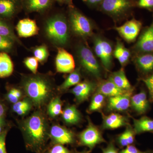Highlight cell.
Here are the masks:
<instances>
[{
    "instance_id": "2",
    "label": "cell",
    "mask_w": 153,
    "mask_h": 153,
    "mask_svg": "<svg viewBox=\"0 0 153 153\" xmlns=\"http://www.w3.org/2000/svg\"><path fill=\"white\" fill-rule=\"evenodd\" d=\"M27 138L33 148H39L45 143L46 126L43 117L34 114L28 119L25 124Z\"/></svg>"
},
{
    "instance_id": "44",
    "label": "cell",
    "mask_w": 153,
    "mask_h": 153,
    "mask_svg": "<svg viewBox=\"0 0 153 153\" xmlns=\"http://www.w3.org/2000/svg\"><path fill=\"white\" fill-rule=\"evenodd\" d=\"M85 2L92 6H96L100 4L103 0H83Z\"/></svg>"
},
{
    "instance_id": "31",
    "label": "cell",
    "mask_w": 153,
    "mask_h": 153,
    "mask_svg": "<svg viewBox=\"0 0 153 153\" xmlns=\"http://www.w3.org/2000/svg\"><path fill=\"white\" fill-rule=\"evenodd\" d=\"M0 36H4L12 39L13 41L19 42V39L17 38L11 30V28L5 23L0 20Z\"/></svg>"
},
{
    "instance_id": "13",
    "label": "cell",
    "mask_w": 153,
    "mask_h": 153,
    "mask_svg": "<svg viewBox=\"0 0 153 153\" xmlns=\"http://www.w3.org/2000/svg\"><path fill=\"white\" fill-rule=\"evenodd\" d=\"M132 91L122 94L109 97L108 108L110 110L123 111L128 108L131 102V95Z\"/></svg>"
},
{
    "instance_id": "39",
    "label": "cell",
    "mask_w": 153,
    "mask_h": 153,
    "mask_svg": "<svg viewBox=\"0 0 153 153\" xmlns=\"http://www.w3.org/2000/svg\"><path fill=\"white\" fill-rule=\"evenodd\" d=\"M118 143L122 147L128 146V141L126 131L120 134L117 139Z\"/></svg>"
},
{
    "instance_id": "29",
    "label": "cell",
    "mask_w": 153,
    "mask_h": 153,
    "mask_svg": "<svg viewBox=\"0 0 153 153\" xmlns=\"http://www.w3.org/2000/svg\"><path fill=\"white\" fill-rule=\"evenodd\" d=\"M48 112L52 117H55L63 113L61 101L58 97L54 99L50 102L48 106Z\"/></svg>"
},
{
    "instance_id": "8",
    "label": "cell",
    "mask_w": 153,
    "mask_h": 153,
    "mask_svg": "<svg viewBox=\"0 0 153 153\" xmlns=\"http://www.w3.org/2000/svg\"><path fill=\"white\" fill-rule=\"evenodd\" d=\"M142 27V23L133 19L122 26L115 27L114 29L124 40L128 43L135 41Z\"/></svg>"
},
{
    "instance_id": "34",
    "label": "cell",
    "mask_w": 153,
    "mask_h": 153,
    "mask_svg": "<svg viewBox=\"0 0 153 153\" xmlns=\"http://www.w3.org/2000/svg\"><path fill=\"white\" fill-rule=\"evenodd\" d=\"M14 41L10 38L0 36V51H7L12 49Z\"/></svg>"
},
{
    "instance_id": "15",
    "label": "cell",
    "mask_w": 153,
    "mask_h": 153,
    "mask_svg": "<svg viewBox=\"0 0 153 153\" xmlns=\"http://www.w3.org/2000/svg\"><path fill=\"white\" fill-rule=\"evenodd\" d=\"M94 84L89 81L79 82L72 89V93L75 96L77 101L82 102L86 100L92 93Z\"/></svg>"
},
{
    "instance_id": "25",
    "label": "cell",
    "mask_w": 153,
    "mask_h": 153,
    "mask_svg": "<svg viewBox=\"0 0 153 153\" xmlns=\"http://www.w3.org/2000/svg\"><path fill=\"white\" fill-rule=\"evenodd\" d=\"M63 119L65 122L71 124L77 123L80 119V116L78 110L74 106L68 107L62 113Z\"/></svg>"
},
{
    "instance_id": "30",
    "label": "cell",
    "mask_w": 153,
    "mask_h": 153,
    "mask_svg": "<svg viewBox=\"0 0 153 153\" xmlns=\"http://www.w3.org/2000/svg\"><path fill=\"white\" fill-rule=\"evenodd\" d=\"M105 96L97 92L94 96L89 107L91 111H97L101 109L104 103Z\"/></svg>"
},
{
    "instance_id": "37",
    "label": "cell",
    "mask_w": 153,
    "mask_h": 153,
    "mask_svg": "<svg viewBox=\"0 0 153 153\" xmlns=\"http://www.w3.org/2000/svg\"><path fill=\"white\" fill-rule=\"evenodd\" d=\"M6 134V131L0 134V153H7L5 145Z\"/></svg>"
},
{
    "instance_id": "10",
    "label": "cell",
    "mask_w": 153,
    "mask_h": 153,
    "mask_svg": "<svg viewBox=\"0 0 153 153\" xmlns=\"http://www.w3.org/2000/svg\"><path fill=\"white\" fill-rule=\"evenodd\" d=\"M55 66L57 72L70 73L74 71L75 67V61L71 54L63 48H57L55 59Z\"/></svg>"
},
{
    "instance_id": "9",
    "label": "cell",
    "mask_w": 153,
    "mask_h": 153,
    "mask_svg": "<svg viewBox=\"0 0 153 153\" xmlns=\"http://www.w3.org/2000/svg\"><path fill=\"white\" fill-rule=\"evenodd\" d=\"M79 139L81 145L86 146L91 150L96 145L106 142L98 128L91 123L79 134Z\"/></svg>"
},
{
    "instance_id": "33",
    "label": "cell",
    "mask_w": 153,
    "mask_h": 153,
    "mask_svg": "<svg viewBox=\"0 0 153 153\" xmlns=\"http://www.w3.org/2000/svg\"><path fill=\"white\" fill-rule=\"evenodd\" d=\"M24 63L27 67L34 74L38 71V61L35 57H27L24 60Z\"/></svg>"
},
{
    "instance_id": "20",
    "label": "cell",
    "mask_w": 153,
    "mask_h": 153,
    "mask_svg": "<svg viewBox=\"0 0 153 153\" xmlns=\"http://www.w3.org/2000/svg\"><path fill=\"white\" fill-rule=\"evenodd\" d=\"M13 71V63L11 57L5 52H0V78L10 76Z\"/></svg>"
},
{
    "instance_id": "22",
    "label": "cell",
    "mask_w": 153,
    "mask_h": 153,
    "mask_svg": "<svg viewBox=\"0 0 153 153\" xmlns=\"http://www.w3.org/2000/svg\"><path fill=\"white\" fill-rule=\"evenodd\" d=\"M126 124V118L118 114L112 113L103 118V127L105 128H117Z\"/></svg>"
},
{
    "instance_id": "36",
    "label": "cell",
    "mask_w": 153,
    "mask_h": 153,
    "mask_svg": "<svg viewBox=\"0 0 153 153\" xmlns=\"http://www.w3.org/2000/svg\"><path fill=\"white\" fill-rule=\"evenodd\" d=\"M49 153H70L68 149L64 147L62 145H55L49 151Z\"/></svg>"
},
{
    "instance_id": "40",
    "label": "cell",
    "mask_w": 153,
    "mask_h": 153,
    "mask_svg": "<svg viewBox=\"0 0 153 153\" xmlns=\"http://www.w3.org/2000/svg\"><path fill=\"white\" fill-rule=\"evenodd\" d=\"M119 153H147L146 152H143L138 149L134 146L133 145H128L125 149L121 151Z\"/></svg>"
},
{
    "instance_id": "14",
    "label": "cell",
    "mask_w": 153,
    "mask_h": 153,
    "mask_svg": "<svg viewBox=\"0 0 153 153\" xmlns=\"http://www.w3.org/2000/svg\"><path fill=\"white\" fill-rule=\"evenodd\" d=\"M50 134L54 141L58 144H69L74 142V136L72 133L60 126L52 127Z\"/></svg>"
},
{
    "instance_id": "41",
    "label": "cell",
    "mask_w": 153,
    "mask_h": 153,
    "mask_svg": "<svg viewBox=\"0 0 153 153\" xmlns=\"http://www.w3.org/2000/svg\"><path fill=\"white\" fill-rule=\"evenodd\" d=\"M103 153H118V149L115 146L113 143H110L105 148H102Z\"/></svg>"
},
{
    "instance_id": "12",
    "label": "cell",
    "mask_w": 153,
    "mask_h": 153,
    "mask_svg": "<svg viewBox=\"0 0 153 153\" xmlns=\"http://www.w3.org/2000/svg\"><path fill=\"white\" fill-rule=\"evenodd\" d=\"M18 35L22 38H29L38 35L39 32L36 21L30 19L20 20L16 26Z\"/></svg>"
},
{
    "instance_id": "48",
    "label": "cell",
    "mask_w": 153,
    "mask_h": 153,
    "mask_svg": "<svg viewBox=\"0 0 153 153\" xmlns=\"http://www.w3.org/2000/svg\"><path fill=\"white\" fill-rule=\"evenodd\" d=\"M68 4L71 5H72V0H64Z\"/></svg>"
},
{
    "instance_id": "11",
    "label": "cell",
    "mask_w": 153,
    "mask_h": 153,
    "mask_svg": "<svg viewBox=\"0 0 153 153\" xmlns=\"http://www.w3.org/2000/svg\"><path fill=\"white\" fill-rule=\"evenodd\" d=\"M134 49L140 54L153 53V24L143 32Z\"/></svg>"
},
{
    "instance_id": "23",
    "label": "cell",
    "mask_w": 153,
    "mask_h": 153,
    "mask_svg": "<svg viewBox=\"0 0 153 153\" xmlns=\"http://www.w3.org/2000/svg\"><path fill=\"white\" fill-rule=\"evenodd\" d=\"M134 131L136 134L153 132V119L143 117L139 119H134Z\"/></svg>"
},
{
    "instance_id": "18",
    "label": "cell",
    "mask_w": 153,
    "mask_h": 153,
    "mask_svg": "<svg viewBox=\"0 0 153 153\" xmlns=\"http://www.w3.org/2000/svg\"><path fill=\"white\" fill-rule=\"evenodd\" d=\"M130 103L133 109L139 114L145 113L149 108V101L144 91L134 95L131 98Z\"/></svg>"
},
{
    "instance_id": "5",
    "label": "cell",
    "mask_w": 153,
    "mask_h": 153,
    "mask_svg": "<svg viewBox=\"0 0 153 153\" xmlns=\"http://www.w3.org/2000/svg\"><path fill=\"white\" fill-rule=\"evenodd\" d=\"M69 24L76 36L85 38L93 35V25L90 20L79 11L72 8L69 13Z\"/></svg>"
},
{
    "instance_id": "19",
    "label": "cell",
    "mask_w": 153,
    "mask_h": 153,
    "mask_svg": "<svg viewBox=\"0 0 153 153\" xmlns=\"http://www.w3.org/2000/svg\"><path fill=\"white\" fill-rule=\"evenodd\" d=\"M108 79H110L117 87L122 90L126 91L133 90L131 85L126 76L123 68L113 72Z\"/></svg>"
},
{
    "instance_id": "7",
    "label": "cell",
    "mask_w": 153,
    "mask_h": 153,
    "mask_svg": "<svg viewBox=\"0 0 153 153\" xmlns=\"http://www.w3.org/2000/svg\"><path fill=\"white\" fill-rule=\"evenodd\" d=\"M100 5L102 11L116 20L124 16L134 5L131 0H103Z\"/></svg>"
},
{
    "instance_id": "17",
    "label": "cell",
    "mask_w": 153,
    "mask_h": 153,
    "mask_svg": "<svg viewBox=\"0 0 153 153\" xmlns=\"http://www.w3.org/2000/svg\"><path fill=\"white\" fill-rule=\"evenodd\" d=\"M128 91H129L119 88L109 79L102 81L98 87L99 93L102 94L105 96L109 97L122 95Z\"/></svg>"
},
{
    "instance_id": "47",
    "label": "cell",
    "mask_w": 153,
    "mask_h": 153,
    "mask_svg": "<svg viewBox=\"0 0 153 153\" xmlns=\"http://www.w3.org/2000/svg\"><path fill=\"white\" fill-rule=\"evenodd\" d=\"M3 124V119L2 117H0V134L2 133V128Z\"/></svg>"
},
{
    "instance_id": "49",
    "label": "cell",
    "mask_w": 153,
    "mask_h": 153,
    "mask_svg": "<svg viewBox=\"0 0 153 153\" xmlns=\"http://www.w3.org/2000/svg\"><path fill=\"white\" fill-rule=\"evenodd\" d=\"M56 1H57L59 2L62 3L63 2L64 0H56Z\"/></svg>"
},
{
    "instance_id": "45",
    "label": "cell",
    "mask_w": 153,
    "mask_h": 153,
    "mask_svg": "<svg viewBox=\"0 0 153 153\" xmlns=\"http://www.w3.org/2000/svg\"><path fill=\"white\" fill-rule=\"evenodd\" d=\"M11 90L13 92L16 96L19 99L22 96V93H21V91L18 89H16V88H13V89H11Z\"/></svg>"
},
{
    "instance_id": "51",
    "label": "cell",
    "mask_w": 153,
    "mask_h": 153,
    "mask_svg": "<svg viewBox=\"0 0 153 153\" xmlns=\"http://www.w3.org/2000/svg\"></svg>"
},
{
    "instance_id": "4",
    "label": "cell",
    "mask_w": 153,
    "mask_h": 153,
    "mask_svg": "<svg viewBox=\"0 0 153 153\" xmlns=\"http://www.w3.org/2000/svg\"><path fill=\"white\" fill-rule=\"evenodd\" d=\"M78 59L83 68L97 79L101 77V68L98 60L87 45L80 44L77 49Z\"/></svg>"
},
{
    "instance_id": "26",
    "label": "cell",
    "mask_w": 153,
    "mask_h": 153,
    "mask_svg": "<svg viewBox=\"0 0 153 153\" xmlns=\"http://www.w3.org/2000/svg\"><path fill=\"white\" fill-rule=\"evenodd\" d=\"M51 0H27V7L31 12H40L49 7Z\"/></svg>"
},
{
    "instance_id": "1",
    "label": "cell",
    "mask_w": 153,
    "mask_h": 153,
    "mask_svg": "<svg viewBox=\"0 0 153 153\" xmlns=\"http://www.w3.org/2000/svg\"><path fill=\"white\" fill-rule=\"evenodd\" d=\"M45 32L54 44L64 46L69 38V26L65 17L57 15L48 19L45 25Z\"/></svg>"
},
{
    "instance_id": "38",
    "label": "cell",
    "mask_w": 153,
    "mask_h": 153,
    "mask_svg": "<svg viewBox=\"0 0 153 153\" xmlns=\"http://www.w3.org/2000/svg\"><path fill=\"white\" fill-rule=\"evenodd\" d=\"M138 5L140 7L148 9L153 8V0H139Z\"/></svg>"
},
{
    "instance_id": "16",
    "label": "cell",
    "mask_w": 153,
    "mask_h": 153,
    "mask_svg": "<svg viewBox=\"0 0 153 153\" xmlns=\"http://www.w3.org/2000/svg\"><path fill=\"white\" fill-rule=\"evenodd\" d=\"M134 62L140 71L149 74L153 71V53L140 54L137 55Z\"/></svg>"
},
{
    "instance_id": "42",
    "label": "cell",
    "mask_w": 153,
    "mask_h": 153,
    "mask_svg": "<svg viewBox=\"0 0 153 153\" xmlns=\"http://www.w3.org/2000/svg\"><path fill=\"white\" fill-rule=\"evenodd\" d=\"M126 132L128 145H131L134 141V131L129 127L127 128L126 130Z\"/></svg>"
},
{
    "instance_id": "43",
    "label": "cell",
    "mask_w": 153,
    "mask_h": 153,
    "mask_svg": "<svg viewBox=\"0 0 153 153\" xmlns=\"http://www.w3.org/2000/svg\"><path fill=\"white\" fill-rule=\"evenodd\" d=\"M7 97L9 100L12 103H16L19 101V98L16 96L11 90L9 91V93L8 94Z\"/></svg>"
},
{
    "instance_id": "28",
    "label": "cell",
    "mask_w": 153,
    "mask_h": 153,
    "mask_svg": "<svg viewBox=\"0 0 153 153\" xmlns=\"http://www.w3.org/2000/svg\"><path fill=\"white\" fill-rule=\"evenodd\" d=\"M34 57L38 60V62L43 63L48 59L49 52L46 45L43 44L36 47L33 50Z\"/></svg>"
},
{
    "instance_id": "6",
    "label": "cell",
    "mask_w": 153,
    "mask_h": 153,
    "mask_svg": "<svg viewBox=\"0 0 153 153\" xmlns=\"http://www.w3.org/2000/svg\"><path fill=\"white\" fill-rule=\"evenodd\" d=\"M94 50L95 55L101 60L105 70L109 71L112 66L113 57L112 44L109 41L100 36H94Z\"/></svg>"
},
{
    "instance_id": "35",
    "label": "cell",
    "mask_w": 153,
    "mask_h": 153,
    "mask_svg": "<svg viewBox=\"0 0 153 153\" xmlns=\"http://www.w3.org/2000/svg\"><path fill=\"white\" fill-rule=\"evenodd\" d=\"M143 81L147 87L149 94V99L151 101L153 102V74L146 79H143Z\"/></svg>"
},
{
    "instance_id": "21",
    "label": "cell",
    "mask_w": 153,
    "mask_h": 153,
    "mask_svg": "<svg viewBox=\"0 0 153 153\" xmlns=\"http://www.w3.org/2000/svg\"><path fill=\"white\" fill-rule=\"evenodd\" d=\"M131 55L129 50L125 47L120 40H117L114 50L113 56L118 60L122 66H125L128 63Z\"/></svg>"
},
{
    "instance_id": "50",
    "label": "cell",
    "mask_w": 153,
    "mask_h": 153,
    "mask_svg": "<svg viewBox=\"0 0 153 153\" xmlns=\"http://www.w3.org/2000/svg\"><path fill=\"white\" fill-rule=\"evenodd\" d=\"M87 153L85 152H78V153Z\"/></svg>"
},
{
    "instance_id": "3",
    "label": "cell",
    "mask_w": 153,
    "mask_h": 153,
    "mask_svg": "<svg viewBox=\"0 0 153 153\" xmlns=\"http://www.w3.org/2000/svg\"><path fill=\"white\" fill-rule=\"evenodd\" d=\"M24 85L28 96L38 105L42 104L47 99L51 91L49 82L41 76L30 77L26 80Z\"/></svg>"
},
{
    "instance_id": "32",
    "label": "cell",
    "mask_w": 153,
    "mask_h": 153,
    "mask_svg": "<svg viewBox=\"0 0 153 153\" xmlns=\"http://www.w3.org/2000/svg\"><path fill=\"white\" fill-rule=\"evenodd\" d=\"M30 108V103L27 101H18L14 103L13 110L19 115L25 114Z\"/></svg>"
},
{
    "instance_id": "27",
    "label": "cell",
    "mask_w": 153,
    "mask_h": 153,
    "mask_svg": "<svg viewBox=\"0 0 153 153\" xmlns=\"http://www.w3.org/2000/svg\"><path fill=\"white\" fill-rule=\"evenodd\" d=\"M81 79L79 69H77L71 72L68 75L64 82L60 85L61 90H65L73 85H76L79 83Z\"/></svg>"
},
{
    "instance_id": "24",
    "label": "cell",
    "mask_w": 153,
    "mask_h": 153,
    "mask_svg": "<svg viewBox=\"0 0 153 153\" xmlns=\"http://www.w3.org/2000/svg\"><path fill=\"white\" fill-rule=\"evenodd\" d=\"M16 4L14 0H0V16L10 17L16 13Z\"/></svg>"
},
{
    "instance_id": "46",
    "label": "cell",
    "mask_w": 153,
    "mask_h": 153,
    "mask_svg": "<svg viewBox=\"0 0 153 153\" xmlns=\"http://www.w3.org/2000/svg\"><path fill=\"white\" fill-rule=\"evenodd\" d=\"M5 109L4 105L0 103V117H2L4 113Z\"/></svg>"
}]
</instances>
